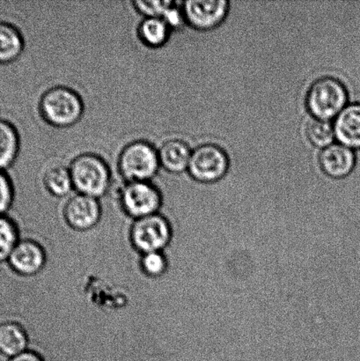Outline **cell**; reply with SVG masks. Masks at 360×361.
I'll return each mask as SVG.
<instances>
[{"label": "cell", "instance_id": "1", "mask_svg": "<svg viewBox=\"0 0 360 361\" xmlns=\"http://www.w3.org/2000/svg\"><path fill=\"white\" fill-rule=\"evenodd\" d=\"M74 191L101 200L111 192L113 174L107 161L94 153L80 154L68 166Z\"/></svg>", "mask_w": 360, "mask_h": 361}, {"label": "cell", "instance_id": "2", "mask_svg": "<svg viewBox=\"0 0 360 361\" xmlns=\"http://www.w3.org/2000/svg\"><path fill=\"white\" fill-rule=\"evenodd\" d=\"M38 109L44 121L58 129L76 126L85 112L82 97L73 88L63 85L46 90L39 100Z\"/></svg>", "mask_w": 360, "mask_h": 361}, {"label": "cell", "instance_id": "3", "mask_svg": "<svg viewBox=\"0 0 360 361\" xmlns=\"http://www.w3.org/2000/svg\"><path fill=\"white\" fill-rule=\"evenodd\" d=\"M118 169L123 182H151L161 169L158 148L148 140L132 141L120 152Z\"/></svg>", "mask_w": 360, "mask_h": 361}, {"label": "cell", "instance_id": "4", "mask_svg": "<svg viewBox=\"0 0 360 361\" xmlns=\"http://www.w3.org/2000/svg\"><path fill=\"white\" fill-rule=\"evenodd\" d=\"M349 104L345 85L337 78L323 76L310 85L306 94V107L315 119L330 121Z\"/></svg>", "mask_w": 360, "mask_h": 361}, {"label": "cell", "instance_id": "5", "mask_svg": "<svg viewBox=\"0 0 360 361\" xmlns=\"http://www.w3.org/2000/svg\"><path fill=\"white\" fill-rule=\"evenodd\" d=\"M116 192L123 212L134 221L158 214L163 205V193L154 180L123 182Z\"/></svg>", "mask_w": 360, "mask_h": 361}, {"label": "cell", "instance_id": "6", "mask_svg": "<svg viewBox=\"0 0 360 361\" xmlns=\"http://www.w3.org/2000/svg\"><path fill=\"white\" fill-rule=\"evenodd\" d=\"M173 228L168 218L161 212L135 219L130 228V240L140 254L162 252L170 244Z\"/></svg>", "mask_w": 360, "mask_h": 361}, {"label": "cell", "instance_id": "7", "mask_svg": "<svg viewBox=\"0 0 360 361\" xmlns=\"http://www.w3.org/2000/svg\"><path fill=\"white\" fill-rule=\"evenodd\" d=\"M229 157L217 144L206 143L192 150L188 173L193 180L201 183H213L224 178L228 172Z\"/></svg>", "mask_w": 360, "mask_h": 361}, {"label": "cell", "instance_id": "8", "mask_svg": "<svg viewBox=\"0 0 360 361\" xmlns=\"http://www.w3.org/2000/svg\"><path fill=\"white\" fill-rule=\"evenodd\" d=\"M228 0H188L182 2L185 23L197 30L208 31L220 26L227 18Z\"/></svg>", "mask_w": 360, "mask_h": 361}, {"label": "cell", "instance_id": "9", "mask_svg": "<svg viewBox=\"0 0 360 361\" xmlns=\"http://www.w3.org/2000/svg\"><path fill=\"white\" fill-rule=\"evenodd\" d=\"M63 216L70 228L77 231H89L100 223L102 216L101 200L73 192L63 204Z\"/></svg>", "mask_w": 360, "mask_h": 361}, {"label": "cell", "instance_id": "10", "mask_svg": "<svg viewBox=\"0 0 360 361\" xmlns=\"http://www.w3.org/2000/svg\"><path fill=\"white\" fill-rule=\"evenodd\" d=\"M47 257L44 247L37 240L21 237L11 253L7 264L15 274L32 277L44 270Z\"/></svg>", "mask_w": 360, "mask_h": 361}, {"label": "cell", "instance_id": "11", "mask_svg": "<svg viewBox=\"0 0 360 361\" xmlns=\"http://www.w3.org/2000/svg\"><path fill=\"white\" fill-rule=\"evenodd\" d=\"M319 164L324 174L334 179L350 176L357 164L356 152L340 143L324 148L319 155Z\"/></svg>", "mask_w": 360, "mask_h": 361}, {"label": "cell", "instance_id": "12", "mask_svg": "<svg viewBox=\"0 0 360 361\" xmlns=\"http://www.w3.org/2000/svg\"><path fill=\"white\" fill-rule=\"evenodd\" d=\"M333 126L338 143L360 150V102L348 104L334 119Z\"/></svg>", "mask_w": 360, "mask_h": 361}, {"label": "cell", "instance_id": "13", "mask_svg": "<svg viewBox=\"0 0 360 361\" xmlns=\"http://www.w3.org/2000/svg\"><path fill=\"white\" fill-rule=\"evenodd\" d=\"M30 338L26 329L11 316L0 320V355L7 359L27 351Z\"/></svg>", "mask_w": 360, "mask_h": 361}, {"label": "cell", "instance_id": "14", "mask_svg": "<svg viewBox=\"0 0 360 361\" xmlns=\"http://www.w3.org/2000/svg\"><path fill=\"white\" fill-rule=\"evenodd\" d=\"M192 153V148L185 140H166L158 148L161 169L172 175H179L188 171Z\"/></svg>", "mask_w": 360, "mask_h": 361}, {"label": "cell", "instance_id": "15", "mask_svg": "<svg viewBox=\"0 0 360 361\" xmlns=\"http://www.w3.org/2000/svg\"><path fill=\"white\" fill-rule=\"evenodd\" d=\"M25 40L15 25L0 20V66L16 62L23 55Z\"/></svg>", "mask_w": 360, "mask_h": 361}, {"label": "cell", "instance_id": "16", "mask_svg": "<svg viewBox=\"0 0 360 361\" xmlns=\"http://www.w3.org/2000/svg\"><path fill=\"white\" fill-rule=\"evenodd\" d=\"M20 149L19 132L8 120L0 118V171H6L16 161Z\"/></svg>", "mask_w": 360, "mask_h": 361}, {"label": "cell", "instance_id": "17", "mask_svg": "<svg viewBox=\"0 0 360 361\" xmlns=\"http://www.w3.org/2000/svg\"><path fill=\"white\" fill-rule=\"evenodd\" d=\"M42 184L51 196L58 200H66L75 192L69 168L66 166L54 165L46 169Z\"/></svg>", "mask_w": 360, "mask_h": 361}, {"label": "cell", "instance_id": "18", "mask_svg": "<svg viewBox=\"0 0 360 361\" xmlns=\"http://www.w3.org/2000/svg\"><path fill=\"white\" fill-rule=\"evenodd\" d=\"M172 30L162 18H143L137 27V37L151 49L163 47L170 38Z\"/></svg>", "mask_w": 360, "mask_h": 361}, {"label": "cell", "instance_id": "19", "mask_svg": "<svg viewBox=\"0 0 360 361\" xmlns=\"http://www.w3.org/2000/svg\"><path fill=\"white\" fill-rule=\"evenodd\" d=\"M20 240L16 221L9 214L0 216V264L6 263Z\"/></svg>", "mask_w": 360, "mask_h": 361}, {"label": "cell", "instance_id": "20", "mask_svg": "<svg viewBox=\"0 0 360 361\" xmlns=\"http://www.w3.org/2000/svg\"><path fill=\"white\" fill-rule=\"evenodd\" d=\"M306 137L314 147L324 149L333 145L336 140L333 123L314 118L306 130Z\"/></svg>", "mask_w": 360, "mask_h": 361}, {"label": "cell", "instance_id": "21", "mask_svg": "<svg viewBox=\"0 0 360 361\" xmlns=\"http://www.w3.org/2000/svg\"><path fill=\"white\" fill-rule=\"evenodd\" d=\"M140 267L150 278H160L168 271L169 259L165 251L141 254Z\"/></svg>", "mask_w": 360, "mask_h": 361}, {"label": "cell", "instance_id": "22", "mask_svg": "<svg viewBox=\"0 0 360 361\" xmlns=\"http://www.w3.org/2000/svg\"><path fill=\"white\" fill-rule=\"evenodd\" d=\"M16 187L6 171H0V216L8 214L15 202Z\"/></svg>", "mask_w": 360, "mask_h": 361}, {"label": "cell", "instance_id": "23", "mask_svg": "<svg viewBox=\"0 0 360 361\" xmlns=\"http://www.w3.org/2000/svg\"><path fill=\"white\" fill-rule=\"evenodd\" d=\"M174 1L171 0H135L132 6L143 18H162Z\"/></svg>", "mask_w": 360, "mask_h": 361}, {"label": "cell", "instance_id": "24", "mask_svg": "<svg viewBox=\"0 0 360 361\" xmlns=\"http://www.w3.org/2000/svg\"><path fill=\"white\" fill-rule=\"evenodd\" d=\"M172 31L181 30L186 25L182 11V2L174 1L162 17Z\"/></svg>", "mask_w": 360, "mask_h": 361}, {"label": "cell", "instance_id": "25", "mask_svg": "<svg viewBox=\"0 0 360 361\" xmlns=\"http://www.w3.org/2000/svg\"><path fill=\"white\" fill-rule=\"evenodd\" d=\"M7 361H44L42 360V357L38 355V353L30 351L24 352L20 353V355L14 356L13 358L9 359Z\"/></svg>", "mask_w": 360, "mask_h": 361}]
</instances>
